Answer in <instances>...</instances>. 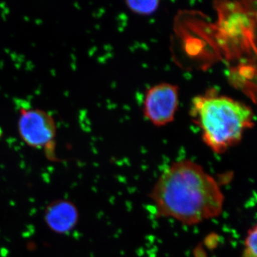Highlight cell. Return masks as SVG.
<instances>
[{
  "mask_svg": "<svg viewBox=\"0 0 257 257\" xmlns=\"http://www.w3.org/2000/svg\"><path fill=\"white\" fill-rule=\"evenodd\" d=\"M150 198L157 215L187 226L220 216L225 202L216 179L191 160L169 165L157 178Z\"/></svg>",
  "mask_w": 257,
  "mask_h": 257,
  "instance_id": "1",
  "label": "cell"
},
{
  "mask_svg": "<svg viewBox=\"0 0 257 257\" xmlns=\"http://www.w3.org/2000/svg\"><path fill=\"white\" fill-rule=\"evenodd\" d=\"M191 115L202 130L204 143L219 155L238 145L253 126L249 106L212 91L194 98Z\"/></svg>",
  "mask_w": 257,
  "mask_h": 257,
  "instance_id": "2",
  "label": "cell"
},
{
  "mask_svg": "<svg viewBox=\"0 0 257 257\" xmlns=\"http://www.w3.org/2000/svg\"><path fill=\"white\" fill-rule=\"evenodd\" d=\"M18 131L24 143L35 149L52 148L57 135L53 116L38 108H20Z\"/></svg>",
  "mask_w": 257,
  "mask_h": 257,
  "instance_id": "3",
  "label": "cell"
},
{
  "mask_svg": "<svg viewBox=\"0 0 257 257\" xmlns=\"http://www.w3.org/2000/svg\"><path fill=\"white\" fill-rule=\"evenodd\" d=\"M178 105V87L161 83L147 91L144 100V113L155 126H165L175 119Z\"/></svg>",
  "mask_w": 257,
  "mask_h": 257,
  "instance_id": "4",
  "label": "cell"
},
{
  "mask_svg": "<svg viewBox=\"0 0 257 257\" xmlns=\"http://www.w3.org/2000/svg\"><path fill=\"white\" fill-rule=\"evenodd\" d=\"M45 219L47 226L54 232L68 234L78 222V209L70 201L55 200L45 209Z\"/></svg>",
  "mask_w": 257,
  "mask_h": 257,
  "instance_id": "5",
  "label": "cell"
},
{
  "mask_svg": "<svg viewBox=\"0 0 257 257\" xmlns=\"http://www.w3.org/2000/svg\"><path fill=\"white\" fill-rule=\"evenodd\" d=\"M241 257H257V227L253 225L246 232L243 240Z\"/></svg>",
  "mask_w": 257,
  "mask_h": 257,
  "instance_id": "6",
  "label": "cell"
},
{
  "mask_svg": "<svg viewBox=\"0 0 257 257\" xmlns=\"http://www.w3.org/2000/svg\"><path fill=\"white\" fill-rule=\"evenodd\" d=\"M159 1H128L126 5L133 13L138 15H148L155 13L158 8Z\"/></svg>",
  "mask_w": 257,
  "mask_h": 257,
  "instance_id": "7",
  "label": "cell"
}]
</instances>
